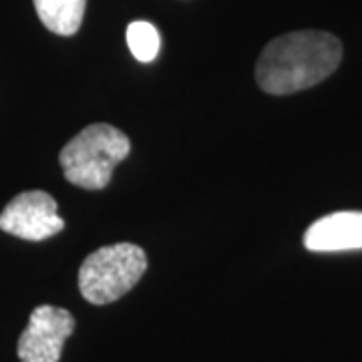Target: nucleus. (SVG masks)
I'll list each match as a JSON object with an SVG mask.
<instances>
[{
    "label": "nucleus",
    "mask_w": 362,
    "mask_h": 362,
    "mask_svg": "<svg viewBox=\"0 0 362 362\" xmlns=\"http://www.w3.org/2000/svg\"><path fill=\"white\" fill-rule=\"evenodd\" d=\"M340 40L322 30L288 33L266 45L256 65L259 89L270 95H292L330 77L340 65Z\"/></svg>",
    "instance_id": "f257e3e1"
},
{
    "label": "nucleus",
    "mask_w": 362,
    "mask_h": 362,
    "mask_svg": "<svg viewBox=\"0 0 362 362\" xmlns=\"http://www.w3.org/2000/svg\"><path fill=\"white\" fill-rule=\"evenodd\" d=\"M129 151L131 141L123 131L95 123L66 143L59 161L69 183L83 189H103Z\"/></svg>",
    "instance_id": "f03ea898"
},
{
    "label": "nucleus",
    "mask_w": 362,
    "mask_h": 362,
    "mask_svg": "<svg viewBox=\"0 0 362 362\" xmlns=\"http://www.w3.org/2000/svg\"><path fill=\"white\" fill-rule=\"evenodd\" d=\"M145 270L147 256L139 246L127 242L103 246L83 262L78 270V290L90 304H111L133 290Z\"/></svg>",
    "instance_id": "7ed1b4c3"
},
{
    "label": "nucleus",
    "mask_w": 362,
    "mask_h": 362,
    "mask_svg": "<svg viewBox=\"0 0 362 362\" xmlns=\"http://www.w3.org/2000/svg\"><path fill=\"white\" fill-rule=\"evenodd\" d=\"M63 228L57 202L47 192H23L0 214V230L28 242H42Z\"/></svg>",
    "instance_id": "20e7f679"
},
{
    "label": "nucleus",
    "mask_w": 362,
    "mask_h": 362,
    "mask_svg": "<svg viewBox=\"0 0 362 362\" xmlns=\"http://www.w3.org/2000/svg\"><path fill=\"white\" fill-rule=\"evenodd\" d=\"M73 330L75 318L65 308L49 304L35 308L18 338V358L21 362H59Z\"/></svg>",
    "instance_id": "39448f33"
},
{
    "label": "nucleus",
    "mask_w": 362,
    "mask_h": 362,
    "mask_svg": "<svg viewBox=\"0 0 362 362\" xmlns=\"http://www.w3.org/2000/svg\"><path fill=\"white\" fill-rule=\"evenodd\" d=\"M310 252L362 250V211H334L314 221L304 233Z\"/></svg>",
    "instance_id": "423d86ee"
},
{
    "label": "nucleus",
    "mask_w": 362,
    "mask_h": 362,
    "mask_svg": "<svg viewBox=\"0 0 362 362\" xmlns=\"http://www.w3.org/2000/svg\"><path fill=\"white\" fill-rule=\"evenodd\" d=\"M33 2L40 23L54 35L71 37L81 28L87 0H33Z\"/></svg>",
    "instance_id": "0eeeda50"
},
{
    "label": "nucleus",
    "mask_w": 362,
    "mask_h": 362,
    "mask_svg": "<svg viewBox=\"0 0 362 362\" xmlns=\"http://www.w3.org/2000/svg\"><path fill=\"white\" fill-rule=\"evenodd\" d=\"M127 45H129L131 54L139 63H151L156 61L159 49H161V37L159 30L147 21H135L127 26Z\"/></svg>",
    "instance_id": "6e6552de"
}]
</instances>
